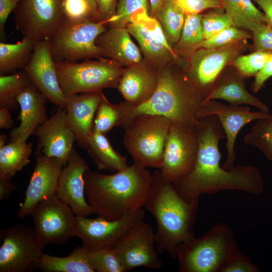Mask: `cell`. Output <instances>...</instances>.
I'll use <instances>...</instances> for the list:
<instances>
[{"instance_id": "7c38bea8", "label": "cell", "mask_w": 272, "mask_h": 272, "mask_svg": "<svg viewBox=\"0 0 272 272\" xmlns=\"http://www.w3.org/2000/svg\"><path fill=\"white\" fill-rule=\"evenodd\" d=\"M197 150L194 130L170 121L160 169L163 176L173 183L187 176L194 166Z\"/></svg>"}, {"instance_id": "11a10c76", "label": "cell", "mask_w": 272, "mask_h": 272, "mask_svg": "<svg viewBox=\"0 0 272 272\" xmlns=\"http://www.w3.org/2000/svg\"><path fill=\"white\" fill-rule=\"evenodd\" d=\"M89 3L91 4V5H92V6L96 10L98 11L97 10V6H96V3H95V0H88Z\"/></svg>"}, {"instance_id": "8fae6325", "label": "cell", "mask_w": 272, "mask_h": 272, "mask_svg": "<svg viewBox=\"0 0 272 272\" xmlns=\"http://www.w3.org/2000/svg\"><path fill=\"white\" fill-rule=\"evenodd\" d=\"M63 0H20L13 11L17 29L35 42L50 40L62 23Z\"/></svg>"}, {"instance_id": "8992f818", "label": "cell", "mask_w": 272, "mask_h": 272, "mask_svg": "<svg viewBox=\"0 0 272 272\" xmlns=\"http://www.w3.org/2000/svg\"><path fill=\"white\" fill-rule=\"evenodd\" d=\"M170 120L159 115L140 114L123 128V144L134 163L160 170Z\"/></svg>"}, {"instance_id": "e575fe53", "label": "cell", "mask_w": 272, "mask_h": 272, "mask_svg": "<svg viewBox=\"0 0 272 272\" xmlns=\"http://www.w3.org/2000/svg\"><path fill=\"white\" fill-rule=\"evenodd\" d=\"M31 81L23 72L0 76V108L15 109L17 106V96Z\"/></svg>"}, {"instance_id": "4fadbf2b", "label": "cell", "mask_w": 272, "mask_h": 272, "mask_svg": "<svg viewBox=\"0 0 272 272\" xmlns=\"http://www.w3.org/2000/svg\"><path fill=\"white\" fill-rule=\"evenodd\" d=\"M145 216L142 208L116 220L76 215L75 235L90 251L113 247L132 228L144 221Z\"/></svg>"}, {"instance_id": "44dd1931", "label": "cell", "mask_w": 272, "mask_h": 272, "mask_svg": "<svg viewBox=\"0 0 272 272\" xmlns=\"http://www.w3.org/2000/svg\"><path fill=\"white\" fill-rule=\"evenodd\" d=\"M102 94L87 93L66 96V121L75 142L82 149L86 148L93 132L94 120Z\"/></svg>"}, {"instance_id": "2e32d148", "label": "cell", "mask_w": 272, "mask_h": 272, "mask_svg": "<svg viewBox=\"0 0 272 272\" xmlns=\"http://www.w3.org/2000/svg\"><path fill=\"white\" fill-rule=\"evenodd\" d=\"M156 243L153 227L144 221L122 237L113 248L125 271L141 266L157 269L161 266L162 261Z\"/></svg>"}, {"instance_id": "681fc988", "label": "cell", "mask_w": 272, "mask_h": 272, "mask_svg": "<svg viewBox=\"0 0 272 272\" xmlns=\"http://www.w3.org/2000/svg\"><path fill=\"white\" fill-rule=\"evenodd\" d=\"M16 190V187L11 180L0 179V200H4L10 197Z\"/></svg>"}, {"instance_id": "277c9868", "label": "cell", "mask_w": 272, "mask_h": 272, "mask_svg": "<svg viewBox=\"0 0 272 272\" xmlns=\"http://www.w3.org/2000/svg\"><path fill=\"white\" fill-rule=\"evenodd\" d=\"M177 65L170 63L158 70L157 87L146 102L135 106L124 102L126 115L121 127L136 116L146 114L161 116L195 129L199 122L196 112L202 98L183 69Z\"/></svg>"}, {"instance_id": "f907efd6", "label": "cell", "mask_w": 272, "mask_h": 272, "mask_svg": "<svg viewBox=\"0 0 272 272\" xmlns=\"http://www.w3.org/2000/svg\"><path fill=\"white\" fill-rule=\"evenodd\" d=\"M262 9L266 23L272 27V0H252Z\"/></svg>"}, {"instance_id": "ffe728a7", "label": "cell", "mask_w": 272, "mask_h": 272, "mask_svg": "<svg viewBox=\"0 0 272 272\" xmlns=\"http://www.w3.org/2000/svg\"><path fill=\"white\" fill-rule=\"evenodd\" d=\"M63 166V163L58 159L43 154L37 156L24 202L18 212L19 219L31 215L37 204L56 193Z\"/></svg>"}, {"instance_id": "9c48e42d", "label": "cell", "mask_w": 272, "mask_h": 272, "mask_svg": "<svg viewBox=\"0 0 272 272\" xmlns=\"http://www.w3.org/2000/svg\"><path fill=\"white\" fill-rule=\"evenodd\" d=\"M0 272H29L38 268L45 246L34 229L18 224L1 230Z\"/></svg>"}, {"instance_id": "d590c367", "label": "cell", "mask_w": 272, "mask_h": 272, "mask_svg": "<svg viewBox=\"0 0 272 272\" xmlns=\"http://www.w3.org/2000/svg\"><path fill=\"white\" fill-rule=\"evenodd\" d=\"M244 143L259 149L272 163V115L257 120L243 138Z\"/></svg>"}, {"instance_id": "f6af8a7d", "label": "cell", "mask_w": 272, "mask_h": 272, "mask_svg": "<svg viewBox=\"0 0 272 272\" xmlns=\"http://www.w3.org/2000/svg\"><path fill=\"white\" fill-rule=\"evenodd\" d=\"M259 271V266L240 251L224 265L220 272H258Z\"/></svg>"}, {"instance_id": "d6986e66", "label": "cell", "mask_w": 272, "mask_h": 272, "mask_svg": "<svg viewBox=\"0 0 272 272\" xmlns=\"http://www.w3.org/2000/svg\"><path fill=\"white\" fill-rule=\"evenodd\" d=\"M65 165L58 179L56 195L76 216H87L95 213L85 198L84 175L89 170L88 164L74 149Z\"/></svg>"}, {"instance_id": "f5cc1de1", "label": "cell", "mask_w": 272, "mask_h": 272, "mask_svg": "<svg viewBox=\"0 0 272 272\" xmlns=\"http://www.w3.org/2000/svg\"><path fill=\"white\" fill-rule=\"evenodd\" d=\"M168 0H149L151 12L156 18L163 6Z\"/></svg>"}, {"instance_id": "ac0fdd59", "label": "cell", "mask_w": 272, "mask_h": 272, "mask_svg": "<svg viewBox=\"0 0 272 272\" xmlns=\"http://www.w3.org/2000/svg\"><path fill=\"white\" fill-rule=\"evenodd\" d=\"M33 135L37 138L36 156L43 154L59 159L64 165L66 164L74 149L75 138L67 124L65 108L58 107L35 129Z\"/></svg>"}, {"instance_id": "4dcf8cb0", "label": "cell", "mask_w": 272, "mask_h": 272, "mask_svg": "<svg viewBox=\"0 0 272 272\" xmlns=\"http://www.w3.org/2000/svg\"><path fill=\"white\" fill-rule=\"evenodd\" d=\"M220 1L224 11L236 27L251 32L258 24L266 23L263 13L254 5L252 0Z\"/></svg>"}, {"instance_id": "3957f363", "label": "cell", "mask_w": 272, "mask_h": 272, "mask_svg": "<svg viewBox=\"0 0 272 272\" xmlns=\"http://www.w3.org/2000/svg\"><path fill=\"white\" fill-rule=\"evenodd\" d=\"M152 175L144 207L157 223V252H166L174 259L177 246L194 237L199 200L189 201L182 197L173 183L167 180L160 170L155 171Z\"/></svg>"}, {"instance_id": "6da1fadb", "label": "cell", "mask_w": 272, "mask_h": 272, "mask_svg": "<svg viewBox=\"0 0 272 272\" xmlns=\"http://www.w3.org/2000/svg\"><path fill=\"white\" fill-rule=\"evenodd\" d=\"M198 150L194 166L185 177L173 183L180 195L191 201L201 195L222 190H240L261 194L264 181L260 170L252 165H240L232 170L220 165L219 142L225 134L218 118L208 115L199 119L194 129Z\"/></svg>"}, {"instance_id": "f1b7e54d", "label": "cell", "mask_w": 272, "mask_h": 272, "mask_svg": "<svg viewBox=\"0 0 272 272\" xmlns=\"http://www.w3.org/2000/svg\"><path fill=\"white\" fill-rule=\"evenodd\" d=\"M32 144L27 142H11L0 147V179L12 177L31 162Z\"/></svg>"}, {"instance_id": "db71d44e", "label": "cell", "mask_w": 272, "mask_h": 272, "mask_svg": "<svg viewBox=\"0 0 272 272\" xmlns=\"http://www.w3.org/2000/svg\"><path fill=\"white\" fill-rule=\"evenodd\" d=\"M8 140V136L6 134H3L0 136V147L6 145V143Z\"/></svg>"}, {"instance_id": "bcb514c9", "label": "cell", "mask_w": 272, "mask_h": 272, "mask_svg": "<svg viewBox=\"0 0 272 272\" xmlns=\"http://www.w3.org/2000/svg\"><path fill=\"white\" fill-rule=\"evenodd\" d=\"M272 77V54L264 66L255 75L254 80L251 85V89L258 92L264 86L265 82Z\"/></svg>"}, {"instance_id": "1f68e13d", "label": "cell", "mask_w": 272, "mask_h": 272, "mask_svg": "<svg viewBox=\"0 0 272 272\" xmlns=\"http://www.w3.org/2000/svg\"><path fill=\"white\" fill-rule=\"evenodd\" d=\"M202 15H185V21L180 38L173 49L175 53L189 57L196 50L200 48L205 40L202 27Z\"/></svg>"}, {"instance_id": "4316f807", "label": "cell", "mask_w": 272, "mask_h": 272, "mask_svg": "<svg viewBox=\"0 0 272 272\" xmlns=\"http://www.w3.org/2000/svg\"><path fill=\"white\" fill-rule=\"evenodd\" d=\"M86 149L99 169L116 172L128 166L126 157L113 149L106 134L93 131Z\"/></svg>"}, {"instance_id": "83f0119b", "label": "cell", "mask_w": 272, "mask_h": 272, "mask_svg": "<svg viewBox=\"0 0 272 272\" xmlns=\"http://www.w3.org/2000/svg\"><path fill=\"white\" fill-rule=\"evenodd\" d=\"M38 268L45 272H94L90 262L89 250L83 245L64 257L43 253Z\"/></svg>"}, {"instance_id": "8d00e7d4", "label": "cell", "mask_w": 272, "mask_h": 272, "mask_svg": "<svg viewBox=\"0 0 272 272\" xmlns=\"http://www.w3.org/2000/svg\"><path fill=\"white\" fill-rule=\"evenodd\" d=\"M62 22H98L102 20L98 11L88 0H63Z\"/></svg>"}, {"instance_id": "d6a6232c", "label": "cell", "mask_w": 272, "mask_h": 272, "mask_svg": "<svg viewBox=\"0 0 272 272\" xmlns=\"http://www.w3.org/2000/svg\"><path fill=\"white\" fill-rule=\"evenodd\" d=\"M126 115L124 102L112 104L103 93L96 112L93 131L106 134L114 127H121Z\"/></svg>"}, {"instance_id": "5b68a950", "label": "cell", "mask_w": 272, "mask_h": 272, "mask_svg": "<svg viewBox=\"0 0 272 272\" xmlns=\"http://www.w3.org/2000/svg\"><path fill=\"white\" fill-rule=\"evenodd\" d=\"M240 251L230 227L221 222L203 236L179 244L175 255L180 272H220Z\"/></svg>"}, {"instance_id": "e0dca14e", "label": "cell", "mask_w": 272, "mask_h": 272, "mask_svg": "<svg viewBox=\"0 0 272 272\" xmlns=\"http://www.w3.org/2000/svg\"><path fill=\"white\" fill-rule=\"evenodd\" d=\"M23 69L48 101L58 107L65 108L66 96L59 83L49 40L35 42L31 57Z\"/></svg>"}, {"instance_id": "f546056e", "label": "cell", "mask_w": 272, "mask_h": 272, "mask_svg": "<svg viewBox=\"0 0 272 272\" xmlns=\"http://www.w3.org/2000/svg\"><path fill=\"white\" fill-rule=\"evenodd\" d=\"M35 42L23 37L16 43H0V74L8 75L22 68L29 61Z\"/></svg>"}, {"instance_id": "5bb4252c", "label": "cell", "mask_w": 272, "mask_h": 272, "mask_svg": "<svg viewBox=\"0 0 272 272\" xmlns=\"http://www.w3.org/2000/svg\"><path fill=\"white\" fill-rule=\"evenodd\" d=\"M31 215L34 229L44 246L62 244L76 236V215L56 194L37 204Z\"/></svg>"}, {"instance_id": "603a6c76", "label": "cell", "mask_w": 272, "mask_h": 272, "mask_svg": "<svg viewBox=\"0 0 272 272\" xmlns=\"http://www.w3.org/2000/svg\"><path fill=\"white\" fill-rule=\"evenodd\" d=\"M158 70L142 61L124 69L116 88L125 102L133 106L146 102L157 87Z\"/></svg>"}, {"instance_id": "ab89813d", "label": "cell", "mask_w": 272, "mask_h": 272, "mask_svg": "<svg viewBox=\"0 0 272 272\" xmlns=\"http://www.w3.org/2000/svg\"><path fill=\"white\" fill-rule=\"evenodd\" d=\"M148 13V0H118L115 15L108 20L111 26L125 27L133 16Z\"/></svg>"}, {"instance_id": "484cf974", "label": "cell", "mask_w": 272, "mask_h": 272, "mask_svg": "<svg viewBox=\"0 0 272 272\" xmlns=\"http://www.w3.org/2000/svg\"><path fill=\"white\" fill-rule=\"evenodd\" d=\"M126 28L137 40L148 62L153 67L159 70L174 62L181 68L184 67L182 59L155 38L144 25L133 22L127 24Z\"/></svg>"}, {"instance_id": "f35d334b", "label": "cell", "mask_w": 272, "mask_h": 272, "mask_svg": "<svg viewBox=\"0 0 272 272\" xmlns=\"http://www.w3.org/2000/svg\"><path fill=\"white\" fill-rule=\"evenodd\" d=\"M90 263L96 272H126L113 247L89 250Z\"/></svg>"}, {"instance_id": "816d5d0a", "label": "cell", "mask_w": 272, "mask_h": 272, "mask_svg": "<svg viewBox=\"0 0 272 272\" xmlns=\"http://www.w3.org/2000/svg\"><path fill=\"white\" fill-rule=\"evenodd\" d=\"M11 113L8 108H0V128H10L13 125Z\"/></svg>"}, {"instance_id": "d4e9b609", "label": "cell", "mask_w": 272, "mask_h": 272, "mask_svg": "<svg viewBox=\"0 0 272 272\" xmlns=\"http://www.w3.org/2000/svg\"><path fill=\"white\" fill-rule=\"evenodd\" d=\"M102 57L112 59L126 67L141 62V49L134 44L125 27L111 26L96 41Z\"/></svg>"}, {"instance_id": "b9f144b4", "label": "cell", "mask_w": 272, "mask_h": 272, "mask_svg": "<svg viewBox=\"0 0 272 272\" xmlns=\"http://www.w3.org/2000/svg\"><path fill=\"white\" fill-rule=\"evenodd\" d=\"M249 38H252L249 31L233 25L225 28L213 37L205 40L200 48L220 47Z\"/></svg>"}, {"instance_id": "c3c4849f", "label": "cell", "mask_w": 272, "mask_h": 272, "mask_svg": "<svg viewBox=\"0 0 272 272\" xmlns=\"http://www.w3.org/2000/svg\"><path fill=\"white\" fill-rule=\"evenodd\" d=\"M118 0H95L98 11L103 20H108L115 14Z\"/></svg>"}, {"instance_id": "7402d4cb", "label": "cell", "mask_w": 272, "mask_h": 272, "mask_svg": "<svg viewBox=\"0 0 272 272\" xmlns=\"http://www.w3.org/2000/svg\"><path fill=\"white\" fill-rule=\"evenodd\" d=\"M16 100L20 107L17 118L20 123L11 131L10 143L26 142L48 118L46 107L48 100L32 83L17 96Z\"/></svg>"}, {"instance_id": "7dc6e473", "label": "cell", "mask_w": 272, "mask_h": 272, "mask_svg": "<svg viewBox=\"0 0 272 272\" xmlns=\"http://www.w3.org/2000/svg\"><path fill=\"white\" fill-rule=\"evenodd\" d=\"M20 0H0V33L5 36V26L10 14L14 11Z\"/></svg>"}, {"instance_id": "7a4b0ae2", "label": "cell", "mask_w": 272, "mask_h": 272, "mask_svg": "<svg viewBox=\"0 0 272 272\" xmlns=\"http://www.w3.org/2000/svg\"><path fill=\"white\" fill-rule=\"evenodd\" d=\"M84 179L85 193L94 213L116 220L144 206L153 175L147 168L133 163L112 174L89 170Z\"/></svg>"}, {"instance_id": "ba28073f", "label": "cell", "mask_w": 272, "mask_h": 272, "mask_svg": "<svg viewBox=\"0 0 272 272\" xmlns=\"http://www.w3.org/2000/svg\"><path fill=\"white\" fill-rule=\"evenodd\" d=\"M108 20L81 23L62 22L49 40L50 51L55 62H77L100 58L97 37L106 29Z\"/></svg>"}, {"instance_id": "74e56055", "label": "cell", "mask_w": 272, "mask_h": 272, "mask_svg": "<svg viewBox=\"0 0 272 272\" xmlns=\"http://www.w3.org/2000/svg\"><path fill=\"white\" fill-rule=\"evenodd\" d=\"M272 52L254 51L246 55L240 54L231 63L232 65L245 78L255 76L264 66Z\"/></svg>"}, {"instance_id": "cb8c5ba5", "label": "cell", "mask_w": 272, "mask_h": 272, "mask_svg": "<svg viewBox=\"0 0 272 272\" xmlns=\"http://www.w3.org/2000/svg\"><path fill=\"white\" fill-rule=\"evenodd\" d=\"M245 79L232 65L228 66L217 78L202 103L211 100L222 99L230 104L249 105L259 110L268 111V107L265 103L246 90Z\"/></svg>"}, {"instance_id": "30bf717a", "label": "cell", "mask_w": 272, "mask_h": 272, "mask_svg": "<svg viewBox=\"0 0 272 272\" xmlns=\"http://www.w3.org/2000/svg\"><path fill=\"white\" fill-rule=\"evenodd\" d=\"M247 40L220 47L200 48L189 56L188 63L183 70L199 91L202 102L222 72L247 49Z\"/></svg>"}, {"instance_id": "ee69618b", "label": "cell", "mask_w": 272, "mask_h": 272, "mask_svg": "<svg viewBox=\"0 0 272 272\" xmlns=\"http://www.w3.org/2000/svg\"><path fill=\"white\" fill-rule=\"evenodd\" d=\"M185 15L199 14L207 10L223 9L220 0H175Z\"/></svg>"}, {"instance_id": "9a60e30c", "label": "cell", "mask_w": 272, "mask_h": 272, "mask_svg": "<svg viewBox=\"0 0 272 272\" xmlns=\"http://www.w3.org/2000/svg\"><path fill=\"white\" fill-rule=\"evenodd\" d=\"M215 115L220 121L226 138L227 155L222 167L232 170L235 168L236 155L234 150L236 138L242 128L248 123L271 116L268 111L259 110L252 112L247 106L225 104L211 100L201 103L196 112L198 119L208 115Z\"/></svg>"}, {"instance_id": "7bdbcfd3", "label": "cell", "mask_w": 272, "mask_h": 272, "mask_svg": "<svg viewBox=\"0 0 272 272\" xmlns=\"http://www.w3.org/2000/svg\"><path fill=\"white\" fill-rule=\"evenodd\" d=\"M254 51L272 52V27L266 23H259L251 32Z\"/></svg>"}, {"instance_id": "60d3db41", "label": "cell", "mask_w": 272, "mask_h": 272, "mask_svg": "<svg viewBox=\"0 0 272 272\" xmlns=\"http://www.w3.org/2000/svg\"><path fill=\"white\" fill-rule=\"evenodd\" d=\"M233 25L234 24L231 18L223 9H213L202 15V27L205 40Z\"/></svg>"}, {"instance_id": "836d02e7", "label": "cell", "mask_w": 272, "mask_h": 272, "mask_svg": "<svg viewBox=\"0 0 272 272\" xmlns=\"http://www.w3.org/2000/svg\"><path fill=\"white\" fill-rule=\"evenodd\" d=\"M156 17L160 22L170 44L175 45L180 38L184 25L185 14L183 11L175 0H168Z\"/></svg>"}, {"instance_id": "52a82bcc", "label": "cell", "mask_w": 272, "mask_h": 272, "mask_svg": "<svg viewBox=\"0 0 272 272\" xmlns=\"http://www.w3.org/2000/svg\"><path fill=\"white\" fill-rule=\"evenodd\" d=\"M59 83L66 96L102 92L117 87L124 69L116 61L104 57L82 62H55Z\"/></svg>"}]
</instances>
